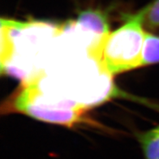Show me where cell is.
<instances>
[{
	"label": "cell",
	"mask_w": 159,
	"mask_h": 159,
	"mask_svg": "<svg viewBox=\"0 0 159 159\" xmlns=\"http://www.w3.org/2000/svg\"><path fill=\"white\" fill-rule=\"evenodd\" d=\"M2 107L8 112H18L40 121L70 128L87 122L84 106L70 100L51 102L40 89L38 80L26 82Z\"/></svg>",
	"instance_id": "7a4b0ae2"
},
{
	"label": "cell",
	"mask_w": 159,
	"mask_h": 159,
	"mask_svg": "<svg viewBox=\"0 0 159 159\" xmlns=\"http://www.w3.org/2000/svg\"><path fill=\"white\" fill-rule=\"evenodd\" d=\"M144 159H159V126L137 135Z\"/></svg>",
	"instance_id": "277c9868"
},
{
	"label": "cell",
	"mask_w": 159,
	"mask_h": 159,
	"mask_svg": "<svg viewBox=\"0 0 159 159\" xmlns=\"http://www.w3.org/2000/svg\"><path fill=\"white\" fill-rule=\"evenodd\" d=\"M76 25L84 31L97 35L100 40L110 34L107 16L97 9H87L80 11L76 20Z\"/></svg>",
	"instance_id": "3957f363"
},
{
	"label": "cell",
	"mask_w": 159,
	"mask_h": 159,
	"mask_svg": "<svg viewBox=\"0 0 159 159\" xmlns=\"http://www.w3.org/2000/svg\"><path fill=\"white\" fill-rule=\"evenodd\" d=\"M159 63V36L147 33L143 47L141 67Z\"/></svg>",
	"instance_id": "5b68a950"
},
{
	"label": "cell",
	"mask_w": 159,
	"mask_h": 159,
	"mask_svg": "<svg viewBox=\"0 0 159 159\" xmlns=\"http://www.w3.org/2000/svg\"><path fill=\"white\" fill-rule=\"evenodd\" d=\"M142 9L144 27L152 31L159 29V0H153Z\"/></svg>",
	"instance_id": "8992f818"
},
{
	"label": "cell",
	"mask_w": 159,
	"mask_h": 159,
	"mask_svg": "<svg viewBox=\"0 0 159 159\" xmlns=\"http://www.w3.org/2000/svg\"><path fill=\"white\" fill-rule=\"evenodd\" d=\"M143 20V9L128 16L124 25L91 48L92 55L107 73L117 75L141 67L146 34Z\"/></svg>",
	"instance_id": "6da1fadb"
}]
</instances>
